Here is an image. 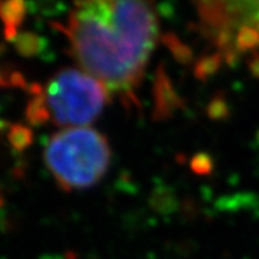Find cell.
Returning a JSON list of instances; mask_svg holds the SVG:
<instances>
[{
  "label": "cell",
  "mask_w": 259,
  "mask_h": 259,
  "mask_svg": "<svg viewBox=\"0 0 259 259\" xmlns=\"http://www.w3.org/2000/svg\"><path fill=\"white\" fill-rule=\"evenodd\" d=\"M24 17V0H4L0 3V19L3 20L4 34L7 40H12L16 36Z\"/></svg>",
  "instance_id": "5b68a950"
},
{
  "label": "cell",
  "mask_w": 259,
  "mask_h": 259,
  "mask_svg": "<svg viewBox=\"0 0 259 259\" xmlns=\"http://www.w3.org/2000/svg\"><path fill=\"white\" fill-rule=\"evenodd\" d=\"M10 142L14 147H16L17 150H23L28 144L31 143V130L27 128L24 126H14L11 128L10 134Z\"/></svg>",
  "instance_id": "8992f818"
},
{
  "label": "cell",
  "mask_w": 259,
  "mask_h": 259,
  "mask_svg": "<svg viewBox=\"0 0 259 259\" xmlns=\"http://www.w3.org/2000/svg\"><path fill=\"white\" fill-rule=\"evenodd\" d=\"M109 99L102 82L79 68H64L45 85L31 86L25 115L32 126L86 127L102 114Z\"/></svg>",
  "instance_id": "7a4b0ae2"
},
{
  "label": "cell",
  "mask_w": 259,
  "mask_h": 259,
  "mask_svg": "<svg viewBox=\"0 0 259 259\" xmlns=\"http://www.w3.org/2000/svg\"><path fill=\"white\" fill-rule=\"evenodd\" d=\"M58 29L79 69L128 99L156 47L159 17L154 0H73Z\"/></svg>",
  "instance_id": "6da1fadb"
},
{
  "label": "cell",
  "mask_w": 259,
  "mask_h": 259,
  "mask_svg": "<svg viewBox=\"0 0 259 259\" xmlns=\"http://www.w3.org/2000/svg\"><path fill=\"white\" fill-rule=\"evenodd\" d=\"M200 33L214 61L235 62L259 51V0H193Z\"/></svg>",
  "instance_id": "277c9868"
},
{
  "label": "cell",
  "mask_w": 259,
  "mask_h": 259,
  "mask_svg": "<svg viewBox=\"0 0 259 259\" xmlns=\"http://www.w3.org/2000/svg\"><path fill=\"white\" fill-rule=\"evenodd\" d=\"M44 161L61 189L83 191L105 178L111 161V148L98 130L69 127L48 140Z\"/></svg>",
  "instance_id": "3957f363"
}]
</instances>
